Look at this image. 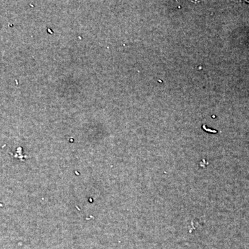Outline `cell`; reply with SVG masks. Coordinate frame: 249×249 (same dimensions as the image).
Returning <instances> with one entry per match:
<instances>
[{
	"label": "cell",
	"instance_id": "cell-1",
	"mask_svg": "<svg viewBox=\"0 0 249 249\" xmlns=\"http://www.w3.org/2000/svg\"><path fill=\"white\" fill-rule=\"evenodd\" d=\"M246 2H248L249 4V1H246Z\"/></svg>",
	"mask_w": 249,
	"mask_h": 249
}]
</instances>
